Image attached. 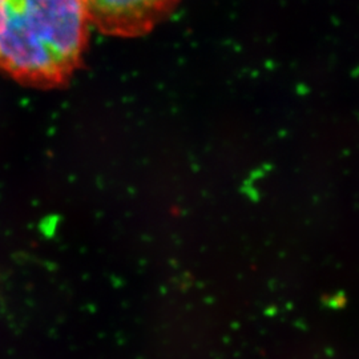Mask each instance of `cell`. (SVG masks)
Returning <instances> with one entry per match:
<instances>
[{"label":"cell","instance_id":"7a4b0ae2","mask_svg":"<svg viewBox=\"0 0 359 359\" xmlns=\"http://www.w3.org/2000/svg\"><path fill=\"white\" fill-rule=\"evenodd\" d=\"M90 27L116 38L152 32L175 13L180 0H80Z\"/></svg>","mask_w":359,"mask_h":359},{"label":"cell","instance_id":"6da1fadb","mask_svg":"<svg viewBox=\"0 0 359 359\" xmlns=\"http://www.w3.org/2000/svg\"><path fill=\"white\" fill-rule=\"evenodd\" d=\"M90 27L80 0H0V72L34 88L65 86L83 63Z\"/></svg>","mask_w":359,"mask_h":359}]
</instances>
